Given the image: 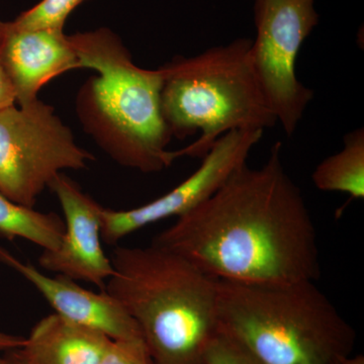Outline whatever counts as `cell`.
Returning a JSON list of instances; mask_svg holds the SVG:
<instances>
[{"label":"cell","mask_w":364,"mask_h":364,"mask_svg":"<svg viewBox=\"0 0 364 364\" xmlns=\"http://www.w3.org/2000/svg\"><path fill=\"white\" fill-rule=\"evenodd\" d=\"M220 332L261 364H343L353 327L314 280L243 284L219 280Z\"/></svg>","instance_id":"obj_4"},{"label":"cell","mask_w":364,"mask_h":364,"mask_svg":"<svg viewBox=\"0 0 364 364\" xmlns=\"http://www.w3.org/2000/svg\"><path fill=\"white\" fill-rule=\"evenodd\" d=\"M0 58L18 105L35 102L52 79L80 68L64 31L23 30L11 21H0Z\"/></svg>","instance_id":"obj_11"},{"label":"cell","mask_w":364,"mask_h":364,"mask_svg":"<svg viewBox=\"0 0 364 364\" xmlns=\"http://www.w3.org/2000/svg\"><path fill=\"white\" fill-rule=\"evenodd\" d=\"M6 353V354L4 358L7 359V361H9V364H26L25 363H23V361H21V359L18 358V356L16 355V353H14V350L7 351Z\"/></svg>","instance_id":"obj_20"},{"label":"cell","mask_w":364,"mask_h":364,"mask_svg":"<svg viewBox=\"0 0 364 364\" xmlns=\"http://www.w3.org/2000/svg\"><path fill=\"white\" fill-rule=\"evenodd\" d=\"M221 282L282 284L317 280V230L277 142L267 162L235 170L210 198L153 243Z\"/></svg>","instance_id":"obj_1"},{"label":"cell","mask_w":364,"mask_h":364,"mask_svg":"<svg viewBox=\"0 0 364 364\" xmlns=\"http://www.w3.org/2000/svg\"><path fill=\"white\" fill-rule=\"evenodd\" d=\"M343 364H364L363 355L359 354V355L351 356Z\"/></svg>","instance_id":"obj_21"},{"label":"cell","mask_w":364,"mask_h":364,"mask_svg":"<svg viewBox=\"0 0 364 364\" xmlns=\"http://www.w3.org/2000/svg\"><path fill=\"white\" fill-rule=\"evenodd\" d=\"M95 157L76 143L54 107L39 98L0 109V193L33 208L64 170H82Z\"/></svg>","instance_id":"obj_6"},{"label":"cell","mask_w":364,"mask_h":364,"mask_svg":"<svg viewBox=\"0 0 364 364\" xmlns=\"http://www.w3.org/2000/svg\"><path fill=\"white\" fill-rule=\"evenodd\" d=\"M316 0H255L250 55L256 77L287 136L294 135L314 91L296 76L301 46L318 23Z\"/></svg>","instance_id":"obj_7"},{"label":"cell","mask_w":364,"mask_h":364,"mask_svg":"<svg viewBox=\"0 0 364 364\" xmlns=\"http://www.w3.org/2000/svg\"><path fill=\"white\" fill-rule=\"evenodd\" d=\"M263 133L259 130L230 132L213 145L198 168L169 193L130 210L102 208V241L114 245L138 230L193 210L221 188L235 170L247 163Z\"/></svg>","instance_id":"obj_8"},{"label":"cell","mask_w":364,"mask_h":364,"mask_svg":"<svg viewBox=\"0 0 364 364\" xmlns=\"http://www.w3.org/2000/svg\"><path fill=\"white\" fill-rule=\"evenodd\" d=\"M98 364H153L143 340H112Z\"/></svg>","instance_id":"obj_16"},{"label":"cell","mask_w":364,"mask_h":364,"mask_svg":"<svg viewBox=\"0 0 364 364\" xmlns=\"http://www.w3.org/2000/svg\"><path fill=\"white\" fill-rule=\"evenodd\" d=\"M64 232L65 224L58 215L20 205L0 193V238L23 239L48 251L58 247Z\"/></svg>","instance_id":"obj_14"},{"label":"cell","mask_w":364,"mask_h":364,"mask_svg":"<svg viewBox=\"0 0 364 364\" xmlns=\"http://www.w3.org/2000/svg\"><path fill=\"white\" fill-rule=\"evenodd\" d=\"M344 146L316 167L312 181L323 191L347 193L354 200L364 198V129L344 136Z\"/></svg>","instance_id":"obj_13"},{"label":"cell","mask_w":364,"mask_h":364,"mask_svg":"<svg viewBox=\"0 0 364 364\" xmlns=\"http://www.w3.org/2000/svg\"><path fill=\"white\" fill-rule=\"evenodd\" d=\"M0 262L21 274L61 317L102 333L112 340H143L138 325L123 306L105 289H86L75 280L45 274L0 246Z\"/></svg>","instance_id":"obj_10"},{"label":"cell","mask_w":364,"mask_h":364,"mask_svg":"<svg viewBox=\"0 0 364 364\" xmlns=\"http://www.w3.org/2000/svg\"><path fill=\"white\" fill-rule=\"evenodd\" d=\"M251 45L252 40L240 38L160 67L162 114L172 138L200 132L195 142L172 151L174 160L202 159L230 132H264L277 124L254 72Z\"/></svg>","instance_id":"obj_5"},{"label":"cell","mask_w":364,"mask_h":364,"mask_svg":"<svg viewBox=\"0 0 364 364\" xmlns=\"http://www.w3.org/2000/svg\"><path fill=\"white\" fill-rule=\"evenodd\" d=\"M80 68L93 69L75 100L79 122L105 154L127 168L154 173L173 163L162 114L161 68L136 65L121 38L102 28L69 36Z\"/></svg>","instance_id":"obj_2"},{"label":"cell","mask_w":364,"mask_h":364,"mask_svg":"<svg viewBox=\"0 0 364 364\" xmlns=\"http://www.w3.org/2000/svg\"><path fill=\"white\" fill-rule=\"evenodd\" d=\"M208 364H261L234 340L220 332L208 350Z\"/></svg>","instance_id":"obj_17"},{"label":"cell","mask_w":364,"mask_h":364,"mask_svg":"<svg viewBox=\"0 0 364 364\" xmlns=\"http://www.w3.org/2000/svg\"><path fill=\"white\" fill-rule=\"evenodd\" d=\"M26 338L0 331V352L16 350L25 344Z\"/></svg>","instance_id":"obj_19"},{"label":"cell","mask_w":364,"mask_h":364,"mask_svg":"<svg viewBox=\"0 0 364 364\" xmlns=\"http://www.w3.org/2000/svg\"><path fill=\"white\" fill-rule=\"evenodd\" d=\"M112 341L53 313L33 326L23 346L14 352L26 364H98Z\"/></svg>","instance_id":"obj_12"},{"label":"cell","mask_w":364,"mask_h":364,"mask_svg":"<svg viewBox=\"0 0 364 364\" xmlns=\"http://www.w3.org/2000/svg\"><path fill=\"white\" fill-rule=\"evenodd\" d=\"M85 0H41L21 13L13 25L23 30L64 31L67 18Z\"/></svg>","instance_id":"obj_15"},{"label":"cell","mask_w":364,"mask_h":364,"mask_svg":"<svg viewBox=\"0 0 364 364\" xmlns=\"http://www.w3.org/2000/svg\"><path fill=\"white\" fill-rule=\"evenodd\" d=\"M13 105H16L13 86L9 82L6 70L2 65L1 58H0V109Z\"/></svg>","instance_id":"obj_18"},{"label":"cell","mask_w":364,"mask_h":364,"mask_svg":"<svg viewBox=\"0 0 364 364\" xmlns=\"http://www.w3.org/2000/svg\"><path fill=\"white\" fill-rule=\"evenodd\" d=\"M0 364H9L6 358H0Z\"/></svg>","instance_id":"obj_22"},{"label":"cell","mask_w":364,"mask_h":364,"mask_svg":"<svg viewBox=\"0 0 364 364\" xmlns=\"http://www.w3.org/2000/svg\"><path fill=\"white\" fill-rule=\"evenodd\" d=\"M105 291L135 321L153 364H208L220 335L219 280L151 244L112 251Z\"/></svg>","instance_id":"obj_3"},{"label":"cell","mask_w":364,"mask_h":364,"mask_svg":"<svg viewBox=\"0 0 364 364\" xmlns=\"http://www.w3.org/2000/svg\"><path fill=\"white\" fill-rule=\"evenodd\" d=\"M49 188L61 205L65 232L58 247L41 254L40 267L67 279L90 282L102 291L114 274L111 257L102 247L104 208L66 174L55 177Z\"/></svg>","instance_id":"obj_9"}]
</instances>
